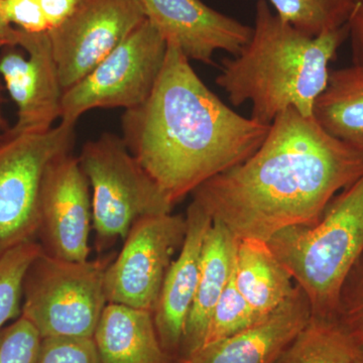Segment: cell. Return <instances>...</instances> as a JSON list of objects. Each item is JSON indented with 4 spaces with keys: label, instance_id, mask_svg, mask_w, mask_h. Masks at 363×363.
<instances>
[{
    "label": "cell",
    "instance_id": "484cf974",
    "mask_svg": "<svg viewBox=\"0 0 363 363\" xmlns=\"http://www.w3.org/2000/svg\"><path fill=\"white\" fill-rule=\"evenodd\" d=\"M35 363H100V358L93 338L45 337Z\"/></svg>",
    "mask_w": 363,
    "mask_h": 363
},
{
    "label": "cell",
    "instance_id": "e0dca14e",
    "mask_svg": "<svg viewBox=\"0 0 363 363\" xmlns=\"http://www.w3.org/2000/svg\"><path fill=\"white\" fill-rule=\"evenodd\" d=\"M100 363H174L162 348L152 312L108 303L93 335Z\"/></svg>",
    "mask_w": 363,
    "mask_h": 363
},
{
    "label": "cell",
    "instance_id": "9a60e30c",
    "mask_svg": "<svg viewBox=\"0 0 363 363\" xmlns=\"http://www.w3.org/2000/svg\"><path fill=\"white\" fill-rule=\"evenodd\" d=\"M304 291H295L274 312L229 337L204 344L180 363H277L311 317Z\"/></svg>",
    "mask_w": 363,
    "mask_h": 363
},
{
    "label": "cell",
    "instance_id": "ffe728a7",
    "mask_svg": "<svg viewBox=\"0 0 363 363\" xmlns=\"http://www.w3.org/2000/svg\"><path fill=\"white\" fill-rule=\"evenodd\" d=\"M360 348L338 317L311 314L277 363H353Z\"/></svg>",
    "mask_w": 363,
    "mask_h": 363
},
{
    "label": "cell",
    "instance_id": "ac0fdd59",
    "mask_svg": "<svg viewBox=\"0 0 363 363\" xmlns=\"http://www.w3.org/2000/svg\"><path fill=\"white\" fill-rule=\"evenodd\" d=\"M234 281L248 304L260 316L274 312L296 288L292 274L277 257L267 241H238Z\"/></svg>",
    "mask_w": 363,
    "mask_h": 363
},
{
    "label": "cell",
    "instance_id": "8fae6325",
    "mask_svg": "<svg viewBox=\"0 0 363 363\" xmlns=\"http://www.w3.org/2000/svg\"><path fill=\"white\" fill-rule=\"evenodd\" d=\"M92 199L89 182L72 152L52 160L40 186L37 241L43 252L69 262L89 259Z\"/></svg>",
    "mask_w": 363,
    "mask_h": 363
},
{
    "label": "cell",
    "instance_id": "7a4b0ae2",
    "mask_svg": "<svg viewBox=\"0 0 363 363\" xmlns=\"http://www.w3.org/2000/svg\"><path fill=\"white\" fill-rule=\"evenodd\" d=\"M167 45L154 89L143 104L124 112L121 126L131 154L175 205L255 154L271 125L234 112L178 47Z\"/></svg>",
    "mask_w": 363,
    "mask_h": 363
},
{
    "label": "cell",
    "instance_id": "1f68e13d",
    "mask_svg": "<svg viewBox=\"0 0 363 363\" xmlns=\"http://www.w3.org/2000/svg\"><path fill=\"white\" fill-rule=\"evenodd\" d=\"M353 363H363V347L360 348L359 353H358L357 357L355 358L354 362Z\"/></svg>",
    "mask_w": 363,
    "mask_h": 363
},
{
    "label": "cell",
    "instance_id": "2e32d148",
    "mask_svg": "<svg viewBox=\"0 0 363 363\" xmlns=\"http://www.w3.org/2000/svg\"><path fill=\"white\" fill-rule=\"evenodd\" d=\"M238 241L216 222H212L208 229L203 243L199 281L186 320L178 363L204 344L212 313L233 276Z\"/></svg>",
    "mask_w": 363,
    "mask_h": 363
},
{
    "label": "cell",
    "instance_id": "603a6c76",
    "mask_svg": "<svg viewBox=\"0 0 363 363\" xmlns=\"http://www.w3.org/2000/svg\"><path fill=\"white\" fill-rule=\"evenodd\" d=\"M264 318L252 309V306L248 304L238 291L234 281L233 271V276L212 313L204 344L233 336L250 328Z\"/></svg>",
    "mask_w": 363,
    "mask_h": 363
},
{
    "label": "cell",
    "instance_id": "277c9868",
    "mask_svg": "<svg viewBox=\"0 0 363 363\" xmlns=\"http://www.w3.org/2000/svg\"><path fill=\"white\" fill-rule=\"evenodd\" d=\"M267 243L309 298L312 315L337 317L344 281L363 255V175L317 223L289 227Z\"/></svg>",
    "mask_w": 363,
    "mask_h": 363
},
{
    "label": "cell",
    "instance_id": "44dd1931",
    "mask_svg": "<svg viewBox=\"0 0 363 363\" xmlns=\"http://www.w3.org/2000/svg\"><path fill=\"white\" fill-rule=\"evenodd\" d=\"M277 16L300 32L319 37L348 23L354 0H269Z\"/></svg>",
    "mask_w": 363,
    "mask_h": 363
},
{
    "label": "cell",
    "instance_id": "7402d4cb",
    "mask_svg": "<svg viewBox=\"0 0 363 363\" xmlns=\"http://www.w3.org/2000/svg\"><path fill=\"white\" fill-rule=\"evenodd\" d=\"M42 252L39 242L33 240L0 255V331L21 316L26 272Z\"/></svg>",
    "mask_w": 363,
    "mask_h": 363
},
{
    "label": "cell",
    "instance_id": "83f0119b",
    "mask_svg": "<svg viewBox=\"0 0 363 363\" xmlns=\"http://www.w3.org/2000/svg\"><path fill=\"white\" fill-rule=\"evenodd\" d=\"M347 26L352 49L353 65L363 67V0L355 2Z\"/></svg>",
    "mask_w": 363,
    "mask_h": 363
},
{
    "label": "cell",
    "instance_id": "4316f807",
    "mask_svg": "<svg viewBox=\"0 0 363 363\" xmlns=\"http://www.w3.org/2000/svg\"><path fill=\"white\" fill-rule=\"evenodd\" d=\"M0 16L7 25L16 26L23 32L40 33L50 30L40 0H0Z\"/></svg>",
    "mask_w": 363,
    "mask_h": 363
},
{
    "label": "cell",
    "instance_id": "4fadbf2b",
    "mask_svg": "<svg viewBox=\"0 0 363 363\" xmlns=\"http://www.w3.org/2000/svg\"><path fill=\"white\" fill-rule=\"evenodd\" d=\"M145 18L167 44L189 61L213 64L215 52L238 56L250 42L252 28L219 13L201 0H138Z\"/></svg>",
    "mask_w": 363,
    "mask_h": 363
},
{
    "label": "cell",
    "instance_id": "d6986e66",
    "mask_svg": "<svg viewBox=\"0 0 363 363\" xmlns=\"http://www.w3.org/2000/svg\"><path fill=\"white\" fill-rule=\"evenodd\" d=\"M311 117L325 133L363 152V67L329 72Z\"/></svg>",
    "mask_w": 363,
    "mask_h": 363
},
{
    "label": "cell",
    "instance_id": "4dcf8cb0",
    "mask_svg": "<svg viewBox=\"0 0 363 363\" xmlns=\"http://www.w3.org/2000/svg\"><path fill=\"white\" fill-rule=\"evenodd\" d=\"M1 80V79H0ZM2 84L0 81V140H2L4 135H6L7 131L11 130V126L9 125L6 117H4V109H2V105H4V93H2Z\"/></svg>",
    "mask_w": 363,
    "mask_h": 363
},
{
    "label": "cell",
    "instance_id": "ba28073f",
    "mask_svg": "<svg viewBox=\"0 0 363 363\" xmlns=\"http://www.w3.org/2000/svg\"><path fill=\"white\" fill-rule=\"evenodd\" d=\"M167 49L166 40L145 18L88 75L64 91L60 118L76 123L92 109L140 106L156 85Z\"/></svg>",
    "mask_w": 363,
    "mask_h": 363
},
{
    "label": "cell",
    "instance_id": "3957f363",
    "mask_svg": "<svg viewBox=\"0 0 363 363\" xmlns=\"http://www.w3.org/2000/svg\"><path fill=\"white\" fill-rule=\"evenodd\" d=\"M347 38V23L310 37L272 13L267 0H257L252 38L238 56L223 60L216 84L234 106L252 102L257 123L272 125L289 108L311 117L329 63Z\"/></svg>",
    "mask_w": 363,
    "mask_h": 363
},
{
    "label": "cell",
    "instance_id": "d6a6232c",
    "mask_svg": "<svg viewBox=\"0 0 363 363\" xmlns=\"http://www.w3.org/2000/svg\"><path fill=\"white\" fill-rule=\"evenodd\" d=\"M355 2L359 1V0H354Z\"/></svg>",
    "mask_w": 363,
    "mask_h": 363
},
{
    "label": "cell",
    "instance_id": "f546056e",
    "mask_svg": "<svg viewBox=\"0 0 363 363\" xmlns=\"http://www.w3.org/2000/svg\"><path fill=\"white\" fill-rule=\"evenodd\" d=\"M7 45H18V30L7 25L0 16V49Z\"/></svg>",
    "mask_w": 363,
    "mask_h": 363
},
{
    "label": "cell",
    "instance_id": "f1b7e54d",
    "mask_svg": "<svg viewBox=\"0 0 363 363\" xmlns=\"http://www.w3.org/2000/svg\"><path fill=\"white\" fill-rule=\"evenodd\" d=\"M83 0H40L50 30L64 23L75 13Z\"/></svg>",
    "mask_w": 363,
    "mask_h": 363
},
{
    "label": "cell",
    "instance_id": "8992f818",
    "mask_svg": "<svg viewBox=\"0 0 363 363\" xmlns=\"http://www.w3.org/2000/svg\"><path fill=\"white\" fill-rule=\"evenodd\" d=\"M105 255L69 262L40 253L26 272L21 316L45 337L93 338L106 307Z\"/></svg>",
    "mask_w": 363,
    "mask_h": 363
},
{
    "label": "cell",
    "instance_id": "30bf717a",
    "mask_svg": "<svg viewBox=\"0 0 363 363\" xmlns=\"http://www.w3.org/2000/svg\"><path fill=\"white\" fill-rule=\"evenodd\" d=\"M138 0H83L48 32L64 91L82 80L145 20Z\"/></svg>",
    "mask_w": 363,
    "mask_h": 363
},
{
    "label": "cell",
    "instance_id": "d4e9b609",
    "mask_svg": "<svg viewBox=\"0 0 363 363\" xmlns=\"http://www.w3.org/2000/svg\"><path fill=\"white\" fill-rule=\"evenodd\" d=\"M337 317L363 347V255L344 281Z\"/></svg>",
    "mask_w": 363,
    "mask_h": 363
},
{
    "label": "cell",
    "instance_id": "6da1fadb",
    "mask_svg": "<svg viewBox=\"0 0 363 363\" xmlns=\"http://www.w3.org/2000/svg\"><path fill=\"white\" fill-rule=\"evenodd\" d=\"M363 175V152L294 108L279 113L259 150L192 193L212 222L238 240H271L313 225L336 194Z\"/></svg>",
    "mask_w": 363,
    "mask_h": 363
},
{
    "label": "cell",
    "instance_id": "7c38bea8",
    "mask_svg": "<svg viewBox=\"0 0 363 363\" xmlns=\"http://www.w3.org/2000/svg\"><path fill=\"white\" fill-rule=\"evenodd\" d=\"M0 79L18 107L16 133L51 130L61 116L64 89L48 32L18 30V45L0 51Z\"/></svg>",
    "mask_w": 363,
    "mask_h": 363
},
{
    "label": "cell",
    "instance_id": "9c48e42d",
    "mask_svg": "<svg viewBox=\"0 0 363 363\" xmlns=\"http://www.w3.org/2000/svg\"><path fill=\"white\" fill-rule=\"evenodd\" d=\"M187 231L183 215L140 219L124 238L104 274L107 303L154 312L162 284Z\"/></svg>",
    "mask_w": 363,
    "mask_h": 363
},
{
    "label": "cell",
    "instance_id": "5b68a950",
    "mask_svg": "<svg viewBox=\"0 0 363 363\" xmlns=\"http://www.w3.org/2000/svg\"><path fill=\"white\" fill-rule=\"evenodd\" d=\"M78 160L89 182L92 229L100 255L123 240L140 219L172 213L175 205L131 154L123 138L104 133L86 143Z\"/></svg>",
    "mask_w": 363,
    "mask_h": 363
},
{
    "label": "cell",
    "instance_id": "5bb4252c",
    "mask_svg": "<svg viewBox=\"0 0 363 363\" xmlns=\"http://www.w3.org/2000/svg\"><path fill=\"white\" fill-rule=\"evenodd\" d=\"M185 240L172 262L152 316L164 350L178 363L186 320L194 301L200 277L203 243L211 217L192 200L186 213Z\"/></svg>",
    "mask_w": 363,
    "mask_h": 363
},
{
    "label": "cell",
    "instance_id": "52a82bcc",
    "mask_svg": "<svg viewBox=\"0 0 363 363\" xmlns=\"http://www.w3.org/2000/svg\"><path fill=\"white\" fill-rule=\"evenodd\" d=\"M75 124L61 121L39 133L9 130L0 140V255L37 240L43 178L52 160L72 152Z\"/></svg>",
    "mask_w": 363,
    "mask_h": 363
},
{
    "label": "cell",
    "instance_id": "cb8c5ba5",
    "mask_svg": "<svg viewBox=\"0 0 363 363\" xmlns=\"http://www.w3.org/2000/svg\"><path fill=\"white\" fill-rule=\"evenodd\" d=\"M42 336L21 316L0 331V363H35Z\"/></svg>",
    "mask_w": 363,
    "mask_h": 363
}]
</instances>
